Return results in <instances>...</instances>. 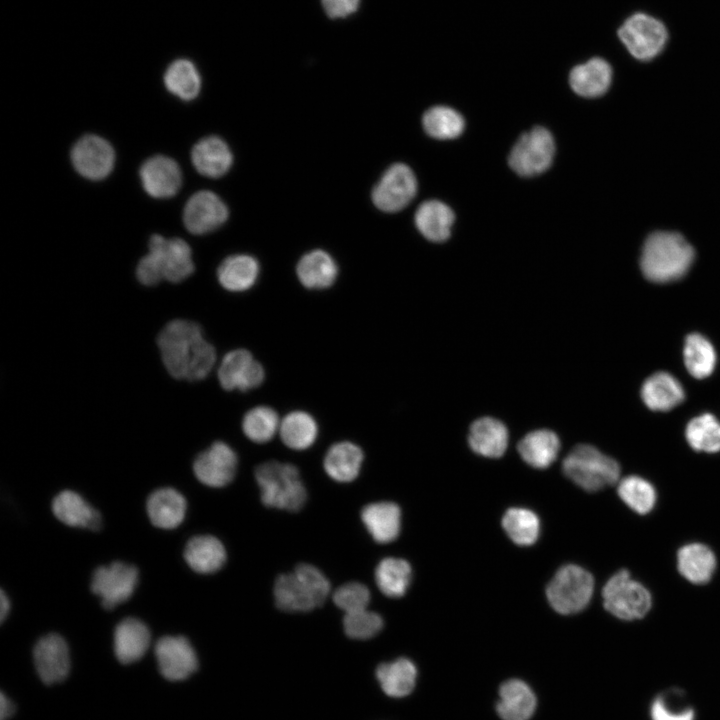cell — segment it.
I'll return each mask as SVG.
<instances>
[{
	"label": "cell",
	"mask_w": 720,
	"mask_h": 720,
	"mask_svg": "<svg viewBox=\"0 0 720 720\" xmlns=\"http://www.w3.org/2000/svg\"><path fill=\"white\" fill-rule=\"evenodd\" d=\"M602 596L605 609L622 620L644 617L652 604L649 591L626 570L617 572L607 581Z\"/></svg>",
	"instance_id": "cell-7"
},
{
	"label": "cell",
	"mask_w": 720,
	"mask_h": 720,
	"mask_svg": "<svg viewBox=\"0 0 720 720\" xmlns=\"http://www.w3.org/2000/svg\"><path fill=\"white\" fill-rule=\"evenodd\" d=\"M370 600L368 588L358 582L340 586L333 594V602L345 614L366 609Z\"/></svg>",
	"instance_id": "cell-48"
},
{
	"label": "cell",
	"mask_w": 720,
	"mask_h": 720,
	"mask_svg": "<svg viewBox=\"0 0 720 720\" xmlns=\"http://www.w3.org/2000/svg\"><path fill=\"white\" fill-rule=\"evenodd\" d=\"M361 518L367 530L379 543L395 540L400 531V508L392 502H377L365 506Z\"/></svg>",
	"instance_id": "cell-30"
},
{
	"label": "cell",
	"mask_w": 720,
	"mask_h": 720,
	"mask_svg": "<svg viewBox=\"0 0 720 720\" xmlns=\"http://www.w3.org/2000/svg\"><path fill=\"white\" fill-rule=\"evenodd\" d=\"M326 14L331 18H344L354 13L360 0H321Z\"/></svg>",
	"instance_id": "cell-50"
},
{
	"label": "cell",
	"mask_w": 720,
	"mask_h": 720,
	"mask_svg": "<svg viewBox=\"0 0 720 720\" xmlns=\"http://www.w3.org/2000/svg\"><path fill=\"white\" fill-rule=\"evenodd\" d=\"M137 581L138 570L135 566L116 561L94 571L91 591L100 596L105 609H113L130 598Z\"/></svg>",
	"instance_id": "cell-11"
},
{
	"label": "cell",
	"mask_w": 720,
	"mask_h": 720,
	"mask_svg": "<svg viewBox=\"0 0 720 720\" xmlns=\"http://www.w3.org/2000/svg\"><path fill=\"white\" fill-rule=\"evenodd\" d=\"M502 526L509 538L521 546L533 544L540 531L537 515L525 508L507 510L502 519Z\"/></svg>",
	"instance_id": "cell-41"
},
{
	"label": "cell",
	"mask_w": 720,
	"mask_h": 720,
	"mask_svg": "<svg viewBox=\"0 0 720 720\" xmlns=\"http://www.w3.org/2000/svg\"><path fill=\"white\" fill-rule=\"evenodd\" d=\"M265 379V371L250 351L235 349L228 352L218 367V380L227 391L242 392L259 387Z\"/></svg>",
	"instance_id": "cell-12"
},
{
	"label": "cell",
	"mask_w": 720,
	"mask_h": 720,
	"mask_svg": "<svg viewBox=\"0 0 720 720\" xmlns=\"http://www.w3.org/2000/svg\"><path fill=\"white\" fill-rule=\"evenodd\" d=\"M343 626L350 638L365 640L380 632L383 620L378 614L366 608L345 614Z\"/></svg>",
	"instance_id": "cell-47"
},
{
	"label": "cell",
	"mask_w": 720,
	"mask_h": 720,
	"mask_svg": "<svg viewBox=\"0 0 720 720\" xmlns=\"http://www.w3.org/2000/svg\"><path fill=\"white\" fill-rule=\"evenodd\" d=\"M563 472L589 492L615 484L620 475L618 463L591 445L574 447L563 461Z\"/></svg>",
	"instance_id": "cell-5"
},
{
	"label": "cell",
	"mask_w": 720,
	"mask_h": 720,
	"mask_svg": "<svg viewBox=\"0 0 720 720\" xmlns=\"http://www.w3.org/2000/svg\"><path fill=\"white\" fill-rule=\"evenodd\" d=\"M682 698L681 691L677 689L657 696L651 705L652 720H694V710Z\"/></svg>",
	"instance_id": "cell-46"
},
{
	"label": "cell",
	"mask_w": 720,
	"mask_h": 720,
	"mask_svg": "<svg viewBox=\"0 0 720 720\" xmlns=\"http://www.w3.org/2000/svg\"><path fill=\"white\" fill-rule=\"evenodd\" d=\"M140 178L145 191L154 198L171 197L182 184L178 164L163 155L147 159L140 168Z\"/></svg>",
	"instance_id": "cell-20"
},
{
	"label": "cell",
	"mask_w": 720,
	"mask_h": 720,
	"mask_svg": "<svg viewBox=\"0 0 720 720\" xmlns=\"http://www.w3.org/2000/svg\"><path fill=\"white\" fill-rule=\"evenodd\" d=\"M157 345L166 370L175 379L202 380L216 362L214 346L205 340L200 325L189 320L167 323L157 337Z\"/></svg>",
	"instance_id": "cell-1"
},
{
	"label": "cell",
	"mask_w": 720,
	"mask_h": 720,
	"mask_svg": "<svg viewBox=\"0 0 720 720\" xmlns=\"http://www.w3.org/2000/svg\"><path fill=\"white\" fill-rule=\"evenodd\" d=\"M641 397L648 408L654 411H668L683 401L684 390L673 375L657 372L643 383Z\"/></svg>",
	"instance_id": "cell-28"
},
{
	"label": "cell",
	"mask_w": 720,
	"mask_h": 720,
	"mask_svg": "<svg viewBox=\"0 0 720 720\" xmlns=\"http://www.w3.org/2000/svg\"><path fill=\"white\" fill-rule=\"evenodd\" d=\"M10 610V601L3 590L0 592V621L4 622Z\"/></svg>",
	"instance_id": "cell-52"
},
{
	"label": "cell",
	"mask_w": 720,
	"mask_h": 720,
	"mask_svg": "<svg viewBox=\"0 0 720 720\" xmlns=\"http://www.w3.org/2000/svg\"><path fill=\"white\" fill-rule=\"evenodd\" d=\"M71 159L80 175L90 180H100L110 174L115 155L108 141L96 135H86L73 146Z\"/></svg>",
	"instance_id": "cell-15"
},
{
	"label": "cell",
	"mask_w": 720,
	"mask_h": 720,
	"mask_svg": "<svg viewBox=\"0 0 720 720\" xmlns=\"http://www.w3.org/2000/svg\"><path fill=\"white\" fill-rule=\"evenodd\" d=\"M538 708L532 686L520 678H510L498 687L495 711L501 720H531Z\"/></svg>",
	"instance_id": "cell-18"
},
{
	"label": "cell",
	"mask_w": 720,
	"mask_h": 720,
	"mask_svg": "<svg viewBox=\"0 0 720 720\" xmlns=\"http://www.w3.org/2000/svg\"><path fill=\"white\" fill-rule=\"evenodd\" d=\"M184 558L194 571L212 573L223 566L226 560V552L217 538L202 535L193 537L187 542Z\"/></svg>",
	"instance_id": "cell-34"
},
{
	"label": "cell",
	"mask_w": 720,
	"mask_h": 720,
	"mask_svg": "<svg viewBox=\"0 0 720 720\" xmlns=\"http://www.w3.org/2000/svg\"><path fill=\"white\" fill-rule=\"evenodd\" d=\"M453 222V211L438 200H429L422 203L415 213L417 229L426 239L433 242L447 240Z\"/></svg>",
	"instance_id": "cell-32"
},
{
	"label": "cell",
	"mask_w": 720,
	"mask_h": 720,
	"mask_svg": "<svg viewBox=\"0 0 720 720\" xmlns=\"http://www.w3.org/2000/svg\"><path fill=\"white\" fill-rule=\"evenodd\" d=\"M611 79L610 65L599 57L575 66L569 75V83L573 91L588 98L603 95L608 90Z\"/></svg>",
	"instance_id": "cell-23"
},
{
	"label": "cell",
	"mask_w": 720,
	"mask_h": 720,
	"mask_svg": "<svg viewBox=\"0 0 720 720\" xmlns=\"http://www.w3.org/2000/svg\"><path fill=\"white\" fill-rule=\"evenodd\" d=\"M14 712V706L11 701L2 693L0 696V719L6 720Z\"/></svg>",
	"instance_id": "cell-51"
},
{
	"label": "cell",
	"mask_w": 720,
	"mask_h": 720,
	"mask_svg": "<svg viewBox=\"0 0 720 720\" xmlns=\"http://www.w3.org/2000/svg\"><path fill=\"white\" fill-rule=\"evenodd\" d=\"M417 180L405 164L396 163L382 175L372 190V201L381 211L393 213L405 208L415 197Z\"/></svg>",
	"instance_id": "cell-10"
},
{
	"label": "cell",
	"mask_w": 720,
	"mask_h": 720,
	"mask_svg": "<svg viewBox=\"0 0 720 720\" xmlns=\"http://www.w3.org/2000/svg\"><path fill=\"white\" fill-rule=\"evenodd\" d=\"M255 477L266 506L297 511L304 505L306 491L294 465L268 461L256 468Z\"/></svg>",
	"instance_id": "cell-4"
},
{
	"label": "cell",
	"mask_w": 720,
	"mask_h": 720,
	"mask_svg": "<svg viewBox=\"0 0 720 720\" xmlns=\"http://www.w3.org/2000/svg\"><path fill=\"white\" fill-rule=\"evenodd\" d=\"M678 570L694 584L708 582L716 567L713 552L705 545L692 543L683 546L677 555Z\"/></svg>",
	"instance_id": "cell-35"
},
{
	"label": "cell",
	"mask_w": 720,
	"mask_h": 720,
	"mask_svg": "<svg viewBox=\"0 0 720 720\" xmlns=\"http://www.w3.org/2000/svg\"><path fill=\"white\" fill-rule=\"evenodd\" d=\"M686 439L696 451H720V422L711 414L693 418L686 427Z\"/></svg>",
	"instance_id": "cell-44"
},
{
	"label": "cell",
	"mask_w": 720,
	"mask_h": 720,
	"mask_svg": "<svg viewBox=\"0 0 720 720\" xmlns=\"http://www.w3.org/2000/svg\"><path fill=\"white\" fill-rule=\"evenodd\" d=\"M166 88L182 100L194 99L200 91V75L194 64L186 59L174 61L165 72Z\"/></svg>",
	"instance_id": "cell-40"
},
{
	"label": "cell",
	"mask_w": 720,
	"mask_h": 720,
	"mask_svg": "<svg viewBox=\"0 0 720 720\" xmlns=\"http://www.w3.org/2000/svg\"><path fill=\"white\" fill-rule=\"evenodd\" d=\"M468 442L479 455L497 458L504 454L508 445L505 425L490 417L476 420L470 427Z\"/></svg>",
	"instance_id": "cell-29"
},
{
	"label": "cell",
	"mask_w": 720,
	"mask_h": 720,
	"mask_svg": "<svg viewBox=\"0 0 720 720\" xmlns=\"http://www.w3.org/2000/svg\"><path fill=\"white\" fill-rule=\"evenodd\" d=\"M258 261L246 254H237L223 260L217 270L220 285L231 292H243L253 287L258 279Z\"/></svg>",
	"instance_id": "cell-31"
},
{
	"label": "cell",
	"mask_w": 720,
	"mask_h": 720,
	"mask_svg": "<svg viewBox=\"0 0 720 720\" xmlns=\"http://www.w3.org/2000/svg\"><path fill=\"white\" fill-rule=\"evenodd\" d=\"M149 253L156 259L163 279L179 283L194 271L190 246L180 238L166 239L153 235L149 241Z\"/></svg>",
	"instance_id": "cell-14"
},
{
	"label": "cell",
	"mask_w": 720,
	"mask_h": 720,
	"mask_svg": "<svg viewBox=\"0 0 720 720\" xmlns=\"http://www.w3.org/2000/svg\"><path fill=\"white\" fill-rule=\"evenodd\" d=\"M376 677L386 695L403 698L415 689L418 671L410 659L402 657L380 664Z\"/></svg>",
	"instance_id": "cell-27"
},
{
	"label": "cell",
	"mask_w": 720,
	"mask_h": 720,
	"mask_svg": "<svg viewBox=\"0 0 720 720\" xmlns=\"http://www.w3.org/2000/svg\"><path fill=\"white\" fill-rule=\"evenodd\" d=\"M560 442L550 430H536L528 433L518 444L522 459L535 468H546L558 456Z\"/></svg>",
	"instance_id": "cell-36"
},
{
	"label": "cell",
	"mask_w": 720,
	"mask_h": 720,
	"mask_svg": "<svg viewBox=\"0 0 720 720\" xmlns=\"http://www.w3.org/2000/svg\"><path fill=\"white\" fill-rule=\"evenodd\" d=\"M280 427L277 412L269 406H256L246 412L242 420V430L246 437L255 443L270 441Z\"/></svg>",
	"instance_id": "cell-43"
},
{
	"label": "cell",
	"mask_w": 720,
	"mask_h": 720,
	"mask_svg": "<svg viewBox=\"0 0 720 720\" xmlns=\"http://www.w3.org/2000/svg\"><path fill=\"white\" fill-rule=\"evenodd\" d=\"M694 260L693 247L676 232L658 231L646 240L640 265L644 276L655 283L682 278Z\"/></svg>",
	"instance_id": "cell-2"
},
{
	"label": "cell",
	"mask_w": 720,
	"mask_h": 720,
	"mask_svg": "<svg viewBox=\"0 0 720 720\" xmlns=\"http://www.w3.org/2000/svg\"><path fill=\"white\" fill-rule=\"evenodd\" d=\"M52 511L62 523L97 531L102 526L100 513L89 505L79 494L64 490L55 496Z\"/></svg>",
	"instance_id": "cell-21"
},
{
	"label": "cell",
	"mask_w": 720,
	"mask_h": 720,
	"mask_svg": "<svg viewBox=\"0 0 720 720\" xmlns=\"http://www.w3.org/2000/svg\"><path fill=\"white\" fill-rule=\"evenodd\" d=\"M185 512V498L172 488L155 490L147 500L149 519L158 528H176L183 521Z\"/></svg>",
	"instance_id": "cell-25"
},
{
	"label": "cell",
	"mask_w": 720,
	"mask_h": 720,
	"mask_svg": "<svg viewBox=\"0 0 720 720\" xmlns=\"http://www.w3.org/2000/svg\"><path fill=\"white\" fill-rule=\"evenodd\" d=\"M36 671L47 685L63 681L70 670V656L66 641L50 633L40 638L33 651Z\"/></svg>",
	"instance_id": "cell-19"
},
{
	"label": "cell",
	"mask_w": 720,
	"mask_h": 720,
	"mask_svg": "<svg viewBox=\"0 0 720 720\" xmlns=\"http://www.w3.org/2000/svg\"><path fill=\"white\" fill-rule=\"evenodd\" d=\"M684 363L695 378L711 375L716 364V353L710 341L698 333L689 334L684 343Z\"/></svg>",
	"instance_id": "cell-38"
},
{
	"label": "cell",
	"mask_w": 720,
	"mask_h": 720,
	"mask_svg": "<svg viewBox=\"0 0 720 720\" xmlns=\"http://www.w3.org/2000/svg\"><path fill=\"white\" fill-rule=\"evenodd\" d=\"M618 36L628 52L641 61L656 57L668 39L665 25L644 13L627 18L619 28Z\"/></svg>",
	"instance_id": "cell-9"
},
{
	"label": "cell",
	"mask_w": 720,
	"mask_h": 720,
	"mask_svg": "<svg viewBox=\"0 0 720 720\" xmlns=\"http://www.w3.org/2000/svg\"><path fill=\"white\" fill-rule=\"evenodd\" d=\"M555 142L543 127H535L523 134L513 146L508 163L520 176L531 177L546 171L552 164Z\"/></svg>",
	"instance_id": "cell-8"
},
{
	"label": "cell",
	"mask_w": 720,
	"mask_h": 720,
	"mask_svg": "<svg viewBox=\"0 0 720 720\" xmlns=\"http://www.w3.org/2000/svg\"><path fill=\"white\" fill-rule=\"evenodd\" d=\"M228 218L224 202L211 191H198L187 201L183 221L190 233L202 235L216 230Z\"/></svg>",
	"instance_id": "cell-17"
},
{
	"label": "cell",
	"mask_w": 720,
	"mask_h": 720,
	"mask_svg": "<svg viewBox=\"0 0 720 720\" xmlns=\"http://www.w3.org/2000/svg\"><path fill=\"white\" fill-rule=\"evenodd\" d=\"M296 273L304 287L320 290L333 285L338 275V267L331 255L316 249L301 257Z\"/></svg>",
	"instance_id": "cell-26"
},
{
	"label": "cell",
	"mask_w": 720,
	"mask_h": 720,
	"mask_svg": "<svg viewBox=\"0 0 720 720\" xmlns=\"http://www.w3.org/2000/svg\"><path fill=\"white\" fill-rule=\"evenodd\" d=\"M155 656L160 673L170 681L184 680L198 667L195 650L184 636L160 638L155 645Z\"/></svg>",
	"instance_id": "cell-13"
},
{
	"label": "cell",
	"mask_w": 720,
	"mask_h": 720,
	"mask_svg": "<svg viewBox=\"0 0 720 720\" xmlns=\"http://www.w3.org/2000/svg\"><path fill=\"white\" fill-rule=\"evenodd\" d=\"M618 495L623 502L639 514L651 511L656 501L653 486L638 476H628L618 485Z\"/></svg>",
	"instance_id": "cell-45"
},
{
	"label": "cell",
	"mask_w": 720,
	"mask_h": 720,
	"mask_svg": "<svg viewBox=\"0 0 720 720\" xmlns=\"http://www.w3.org/2000/svg\"><path fill=\"white\" fill-rule=\"evenodd\" d=\"M359 446L349 441L332 445L324 457V469L335 481L350 482L359 474L363 461Z\"/></svg>",
	"instance_id": "cell-33"
},
{
	"label": "cell",
	"mask_w": 720,
	"mask_h": 720,
	"mask_svg": "<svg viewBox=\"0 0 720 720\" xmlns=\"http://www.w3.org/2000/svg\"><path fill=\"white\" fill-rule=\"evenodd\" d=\"M151 635L148 627L136 618H126L114 632V652L123 664L133 663L144 656L149 648Z\"/></svg>",
	"instance_id": "cell-22"
},
{
	"label": "cell",
	"mask_w": 720,
	"mask_h": 720,
	"mask_svg": "<svg viewBox=\"0 0 720 720\" xmlns=\"http://www.w3.org/2000/svg\"><path fill=\"white\" fill-rule=\"evenodd\" d=\"M236 468L235 452L222 441L214 442L207 450L200 453L193 464L197 479L210 487H223L230 483Z\"/></svg>",
	"instance_id": "cell-16"
},
{
	"label": "cell",
	"mask_w": 720,
	"mask_h": 720,
	"mask_svg": "<svg viewBox=\"0 0 720 720\" xmlns=\"http://www.w3.org/2000/svg\"><path fill=\"white\" fill-rule=\"evenodd\" d=\"M423 126L428 135L440 140L453 139L462 134L465 121L454 109L435 106L423 116Z\"/></svg>",
	"instance_id": "cell-42"
},
{
	"label": "cell",
	"mask_w": 720,
	"mask_h": 720,
	"mask_svg": "<svg viewBox=\"0 0 720 720\" xmlns=\"http://www.w3.org/2000/svg\"><path fill=\"white\" fill-rule=\"evenodd\" d=\"M136 276L140 283L152 286L163 280L159 265L152 254L141 258L136 268Z\"/></svg>",
	"instance_id": "cell-49"
},
{
	"label": "cell",
	"mask_w": 720,
	"mask_h": 720,
	"mask_svg": "<svg viewBox=\"0 0 720 720\" xmlns=\"http://www.w3.org/2000/svg\"><path fill=\"white\" fill-rule=\"evenodd\" d=\"M375 580L381 592L389 597L405 594L411 580L409 563L399 558H385L375 570Z\"/></svg>",
	"instance_id": "cell-39"
},
{
	"label": "cell",
	"mask_w": 720,
	"mask_h": 720,
	"mask_svg": "<svg viewBox=\"0 0 720 720\" xmlns=\"http://www.w3.org/2000/svg\"><path fill=\"white\" fill-rule=\"evenodd\" d=\"M196 170L211 178L223 176L231 167L233 157L228 145L217 136H209L197 142L191 153Z\"/></svg>",
	"instance_id": "cell-24"
},
{
	"label": "cell",
	"mask_w": 720,
	"mask_h": 720,
	"mask_svg": "<svg viewBox=\"0 0 720 720\" xmlns=\"http://www.w3.org/2000/svg\"><path fill=\"white\" fill-rule=\"evenodd\" d=\"M594 590L593 576L577 565L561 567L546 589L547 599L554 610L573 614L583 610Z\"/></svg>",
	"instance_id": "cell-6"
},
{
	"label": "cell",
	"mask_w": 720,
	"mask_h": 720,
	"mask_svg": "<svg viewBox=\"0 0 720 720\" xmlns=\"http://www.w3.org/2000/svg\"><path fill=\"white\" fill-rule=\"evenodd\" d=\"M329 591V581L309 564H300L293 572L280 575L274 585L277 607L289 612L310 611L320 606Z\"/></svg>",
	"instance_id": "cell-3"
},
{
	"label": "cell",
	"mask_w": 720,
	"mask_h": 720,
	"mask_svg": "<svg viewBox=\"0 0 720 720\" xmlns=\"http://www.w3.org/2000/svg\"><path fill=\"white\" fill-rule=\"evenodd\" d=\"M279 432L283 443L294 450L312 446L318 436V425L314 417L305 411L288 413L280 422Z\"/></svg>",
	"instance_id": "cell-37"
}]
</instances>
